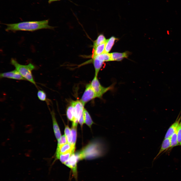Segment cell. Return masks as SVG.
Masks as SVG:
<instances>
[{"label":"cell","instance_id":"cell-13","mask_svg":"<svg viewBox=\"0 0 181 181\" xmlns=\"http://www.w3.org/2000/svg\"><path fill=\"white\" fill-rule=\"evenodd\" d=\"M171 143L170 138L164 139L162 143L161 148L159 151L154 159H156L162 153L170 148Z\"/></svg>","mask_w":181,"mask_h":181},{"label":"cell","instance_id":"cell-4","mask_svg":"<svg viewBox=\"0 0 181 181\" xmlns=\"http://www.w3.org/2000/svg\"><path fill=\"white\" fill-rule=\"evenodd\" d=\"M96 98H97L96 95L90 83H89L86 85L80 101L84 106L88 102Z\"/></svg>","mask_w":181,"mask_h":181},{"label":"cell","instance_id":"cell-5","mask_svg":"<svg viewBox=\"0 0 181 181\" xmlns=\"http://www.w3.org/2000/svg\"><path fill=\"white\" fill-rule=\"evenodd\" d=\"M79 160L77 155H75L73 153L71 155L67 161L64 164L70 168L73 175L76 180L77 179V163Z\"/></svg>","mask_w":181,"mask_h":181},{"label":"cell","instance_id":"cell-21","mask_svg":"<svg viewBox=\"0 0 181 181\" xmlns=\"http://www.w3.org/2000/svg\"><path fill=\"white\" fill-rule=\"evenodd\" d=\"M170 148H173L179 145L177 140V129L170 137Z\"/></svg>","mask_w":181,"mask_h":181},{"label":"cell","instance_id":"cell-28","mask_svg":"<svg viewBox=\"0 0 181 181\" xmlns=\"http://www.w3.org/2000/svg\"><path fill=\"white\" fill-rule=\"evenodd\" d=\"M60 0H49L48 3H49L50 4L51 3L53 2L54 1H59Z\"/></svg>","mask_w":181,"mask_h":181},{"label":"cell","instance_id":"cell-26","mask_svg":"<svg viewBox=\"0 0 181 181\" xmlns=\"http://www.w3.org/2000/svg\"><path fill=\"white\" fill-rule=\"evenodd\" d=\"M58 141L57 146H59L67 143V139L65 135L62 136Z\"/></svg>","mask_w":181,"mask_h":181},{"label":"cell","instance_id":"cell-3","mask_svg":"<svg viewBox=\"0 0 181 181\" xmlns=\"http://www.w3.org/2000/svg\"><path fill=\"white\" fill-rule=\"evenodd\" d=\"M90 83L97 98H101L103 95L108 91L112 89L114 85V84H113L107 87L103 86L100 84L97 76H95Z\"/></svg>","mask_w":181,"mask_h":181},{"label":"cell","instance_id":"cell-2","mask_svg":"<svg viewBox=\"0 0 181 181\" xmlns=\"http://www.w3.org/2000/svg\"><path fill=\"white\" fill-rule=\"evenodd\" d=\"M11 64L14 66L15 69L27 80L33 83L37 87L32 73V71L35 68L34 66L31 63L27 65H23L18 63L13 59H12Z\"/></svg>","mask_w":181,"mask_h":181},{"label":"cell","instance_id":"cell-25","mask_svg":"<svg viewBox=\"0 0 181 181\" xmlns=\"http://www.w3.org/2000/svg\"><path fill=\"white\" fill-rule=\"evenodd\" d=\"M177 140L179 145L181 146V121L177 128Z\"/></svg>","mask_w":181,"mask_h":181},{"label":"cell","instance_id":"cell-17","mask_svg":"<svg viewBox=\"0 0 181 181\" xmlns=\"http://www.w3.org/2000/svg\"><path fill=\"white\" fill-rule=\"evenodd\" d=\"M106 40L105 37L103 34H100L98 36L96 39L94 41L93 48L105 43Z\"/></svg>","mask_w":181,"mask_h":181},{"label":"cell","instance_id":"cell-11","mask_svg":"<svg viewBox=\"0 0 181 181\" xmlns=\"http://www.w3.org/2000/svg\"><path fill=\"white\" fill-rule=\"evenodd\" d=\"M92 62L95 70V75L97 76L99 72L102 68L104 62L102 61L95 56L92 58Z\"/></svg>","mask_w":181,"mask_h":181},{"label":"cell","instance_id":"cell-7","mask_svg":"<svg viewBox=\"0 0 181 181\" xmlns=\"http://www.w3.org/2000/svg\"><path fill=\"white\" fill-rule=\"evenodd\" d=\"M75 146L67 143L57 146L56 151V157L57 159L60 154L66 153L70 152H74Z\"/></svg>","mask_w":181,"mask_h":181},{"label":"cell","instance_id":"cell-23","mask_svg":"<svg viewBox=\"0 0 181 181\" xmlns=\"http://www.w3.org/2000/svg\"><path fill=\"white\" fill-rule=\"evenodd\" d=\"M64 132L65 135L67 139V143L71 144L72 139L71 134V130L68 126H66L65 127Z\"/></svg>","mask_w":181,"mask_h":181},{"label":"cell","instance_id":"cell-12","mask_svg":"<svg viewBox=\"0 0 181 181\" xmlns=\"http://www.w3.org/2000/svg\"><path fill=\"white\" fill-rule=\"evenodd\" d=\"M110 54L111 61H119L124 58H127L128 53L127 52L122 53L114 52L110 53Z\"/></svg>","mask_w":181,"mask_h":181},{"label":"cell","instance_id":"cell-16","mask_svg":"<svg viewBox=\"0 0 181 181\" xmlns=\"http://www.w3.org/2000/svg\"><path fill=\"white\" fill-rule=\"evenodd\" d=\"M71 130V134L72 139L71 144L75 146L77 136V123L72 122Z\"/></svg>","mask_w":181,"mask_h":181},{"label":"cell","instance_id":"cell-14","mask_svg":"<svg viewBox=\"0 0 181 181\" xmlns=\"http://www.w3.org/2000/svg\"><path fill=\"white\" fill-rule=\"evenodd\" d=\"M118 39L114 36H112L109 39H107L105 42L104 53H109L110 51L116 40Z\"/></svg>","mask_w":181,"mask_h":181},{"label":"cell","instance_id":"cell-10","mask_svg":"<svg viewBox=\"0 0 181 181\" xmlns=\"http://www.w3.org/2000/svg\"><path fill=\"white\" fill-rule=\"evenodd\" d=\"M51 113L54 131L55 136L57 140H58L61 137V132L56 120L54 113V111H52Z\"/></svg>","mask_w":181,"mask_h":181},{"label":"cell","instance_id":"cell-20","mask_svg":"<svg viewBox=\"0 0 181 181\" xmlns=\"http://www.w3.org/2000/svg\"><path fill=\"white\" fill-rule=\"evenodd\" d=\"M96 56L99 60L104 62L111 61L110 53H104Z\"/></svg>","mask_w":181,"mask_h":181},{"label":"cell","instance_id":"cell-15","mask_svg":"<svg viewBox=\"0 0 181 181\" xmlns=\"http://www.w3.org/2000/svg\"><path fill=\"white\" fill-rule=\"evenodd\" d=\"M105 43L99 45L93 48L92 58L104 53Z\"/></svg>","mask_w":181,"mask_h":181},{"label":"cell","instance_id":"cell-18","mask_svg":"<svg viewBox=\"0 0 181 181\" xmlns=\"http://www.w3.org/2000/svg\"><path fill=\"white\" fill-rule=\"evenodd\" d=\"M74 152H70L66 153L60 154L57 159L60 160L61 162L64 164L69 159L71 155Z\"/></svg>","mask_w":181,"mask_h":181},{"label":"cell","instance_id":"cell-19","mask_svg":"<svg viewBox=\"0 0 181 181\" xmlns=\"http://www.w3.org/2000/svg\"><path fill=\"white\" fill-rule=\"evenodd\" d=\"M66 115L68 119L70 121L73 122L74 121L73 107L71 103L67 108Z\"/></svg>","mask_w":181,"mask_h":181},{"label":"cell","instance_id":"cell-24","mask_svg":"<svg viewBox=\"0 0 181 181\" xmlns=\"http://www.w3.org/2000/svg\"><path fill=\"white\" fill-rule=\"evenodd\" d=\"M37 95L38 99L40 101H45L46 100V95L43 91L41 90H38Z\"/></svg>","mask_w":181,"mask_h":181},{"label":"cell","instance_id":"cell-9","mask_svg":"<svg viewBox=\"0 0 181 181\" xmlns=\"http://www.w3.org/2000/svg\"><path fill=\"white\" fill-rule=\"evenodd\" d=\"M181 113L180 112L175 122L169 127L166 133L164 139L170 138L177 130L181 120Z\"/></svg>","mask_w":181,"mask_h":181},{"label":"cell","instance_id":"cell-22","mask_svg":"<svg viewBox=\"0 0 181 181\" xmlns=\"http://www.w3.org/2000/svg\"><path fill=\"white\" fill-rule=\"evenodd\" d=\"M83 111L84 116L85 122L88 126L90 127L93 123V121L89 113L84 108V109Z\"/></svg>","mask_w":181,"mask_h":181},{"label":"cell","instance_id":"cell-1","mask_svg":"<svg viewBox=\"0 0 181 181\" xmlns=\"http://www.w3.org/2000/svg\"><path fill=\"white\" fill-rule=\"evenodd\" d=\"M49 20L25 21L16 23L7 24L6 31H33L42 29H53L54 27L48 24Z\"/></svg>","mask_w":181,"mask_h":181},{"label":"cell","instance_id":"cell-8","mask_svg":"<svg viewBox=\"0 0 181 181\" xmlns=\"http://www.w3.org/2000/svg\"><path fill=\"white\" fill-rule=\"evenodd\" d=\"M0 77L1 78H6L18 80H26L16 69L10 71L1 73Z\"/></svg>","mask_w":181,"mask_h":181},{"label":"cell","instance_id":"cell-6","mask_svg":"<svg viewBox=\"0 0 181 181\" xmlns=\"http://www.w3.org/2000/svg\"><path fill=\"white\" fill-rule=\"evenodd\" d=\"M73 107L74 121L73 122L77 123L83 113L84 106L80 101H72L71 102Z\"/></svg>","mask_w":181,"mask_h":181},{"label":"cell","instance_id":"cell-27","mask_svg":"<svg viewBox=\"0 0 181 181\" xmlns=\"http://www.w3.org/2000/svg\"><path fill=\"white\" fill-rule=\"evenodd\" d=\"M78 122L81 125H82L83 124L85 123L84 111H83V113L80 117L78 121Z\"/></svg>","mask_w":181,"mask_h":181}]
</instances>
